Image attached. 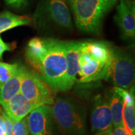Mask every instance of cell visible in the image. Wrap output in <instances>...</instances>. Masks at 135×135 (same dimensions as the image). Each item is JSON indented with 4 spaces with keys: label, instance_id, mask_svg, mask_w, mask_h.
Masks as SVG:
<instances>
[{
    "label": "cell",
    "instance_id": "30bf717a",
    "mask_svg": "<svg viewBox=\"0 0 135 135\" xmlns=\"http://www.w3.org/2000/svg\"><path fill=\"white\" fill-rule=\"evenodd\" d=\"M115 20L123 37L126 40H134L135 35L134 2L131 0H119L116 7Z\"/></svg>",
    "mask_w": 135,
    "mask_h": 135
},
{
    "label": "cell",
    "instance_id": "ba28073f",
    "mask_svg": "<svg viewBox=\"0 0 135 135\" xmlns=\"http://www.w3.org/2000/svg\"><path fill=\"white\" fill-rule=\"evenodd\" d=\"M92 131L111 134L112 131V116L108 99L102 96L96 97L91 114Z\"/></svg>",
    "mask_w": 135,
    "mask_h": 135
},
{
    "label": "cell",
    "instance_id": "8fae6325",
    "mask_svg": "<svg viewBox=\"0 0 135 135\" xmlns=\"http://www.w3.org/2000/svg\"><path fill=\"white\" fill-rule=\"evenodd\" d=\"M38 107V106L25 98L20 93L3 106V111L13 122L21 120Z\"/></svg>",
    "mask_w": 135,
    "mask_h": 135
},
{
    "label": "cell",
    "instance_id": "ac0fdd59",
    "mask_svg": "<svg viewBox=\"0 0 135 135\" xmlns=\"http://www.w3.org/2000/svg\"><path fill=\"white\" fill-rule=\"evenodd\" d=\"M12 135H30L27 117L19 121L13 122Z\"/></svg>",
    "mask_w": 135,
    "mask_h": 135
},
{
    "label": "cell",
    "instance_id": "6da1fadb",
    "mask_svg": "<svg viewBox=\"0 0 135 135\" xmlns=\"http://www.w3.org/2000/svg\"><path fill=\"white\" fill-rule=\"evenodd\" d=\"M25 58L37 75L53 91H68L65 41L34 38L28 43Z\"/></svg>",
    "mask_w": 135,
    "mask_h": 135
},
{
    "label": "cell",
    "instance_id": "603a6c76",
    "mask_svg": "<svg viewBox=\"0 0 135 135\" xmlns=\"http://www.w3.org/2000/svg\"><path fill=\"white\" fill-rule=\"evenodd\" d=\"M6 3L10 6L15 7H20L25 2L26 0H5Z\"/></svg>",
    "mask_w": 135,
    "mask_h": 135
},
{
    "label": "cell",
    "instance_id": "7a4b0ae2",
    "mask_svg": "<svg viewBox=\"0 0 135 135\" xmlns=\"http://www.w3.org/2000/svg\"><path fill=\"white\" fill-rule=\"evenodd\" d=\"M111 48L100 41L81 42L76 82L104 79L111 57Z\"/></svg>",
    "mask_w": 135,
    "mask_h": 135
},
{
    "label": "cell",
    "instance_id": "52a82bcc",
    "mask_svg": "<svg viewBox=\"0 0 135 135\" xmlns=\"http://www.w3.org/2000/svg\"><path fill=\"white\" fill-rule=\"evenodd\" d=\"M20 93L38 106L53 104L55 99L50 86L35 71L26 67L23 71Z\"/></svg>",
    "mask_w": 135,
    "mask_h": 135
},
{
    "label": "cell",
    "instance_id": "d6986e66",
    "mask_svg": "<svg viewBox=\"0 0 135 135\" xmlns=\"http://www.w3.org/2000/svg\"><path fill=\"white\" fill-rule=\"evenodd\" d=\"M3 116L6 124V135H12L13 121L3 111Z\"/></svg>",
    "mask_w": 135,
    "mask_h": 135
},
{
    "label": "cell",
    "instance_id": "7402d4cb",
    "mask_svg": "<svg viewBox=\"0 0 135 135\" xmlns=\"http://www.w3.org/2000/svg\"><path fill=\"white\" fill-rule=\"evenodd\" d=\"M110 135H129L124 127H118L111 131Z\"/></svg>",
    "mask_w": 135,
    "mask_h": 135
},
{
    "label": "cell",
    "instance_id": "277c9868",
    "mask_svg": "<svg viewBox=\"0 0 135 135\" xmlns=\"http://www.w3.org/2000/svg\"><path fill=\"white\" fill-rule=\"evenodd\" d=\"M51 108L53 119L66 133L84 135L86 131V114L81 105L69 99H55Z\"/></svg>",
    "mask_w": 135,
    "mask_h": 135
},
{
    "label": "cell",
    "instance_id": "9c48e42d",
    "mask_svg": "<svg viewBox=\"0 0 135 135\" xmlns=\"http://www.w3.org/2000/svg\"><path fill=\"white\" fill-rule=\"evenodd\" d=\"M31 135H53V114L49 105H41L27 116Z\"/></svg>",
    "mask_w": 135,
    "mask_h": 135
},
{
    "label": "cell",
    "instance_id": "44dd1931",
    "mask_svg": "<svg viewBox=\"0 0 135 135\" xmlns=\"http://www.w3.org/2000/svg\"><path fill=\"white\" fill-rule=\"evenodd\" d=\"M0 135H6V124L3 116V110L0 107Z\"/></svg>",
    "mask_w": 135,
    "mask_h": 135
},
{
    "label": "cell",
    "instance_id": "3957f363",
    "mask_svg": "<svg viewBox=\"0 0 135 135\" xmlns=\"http://www.w3.org/2000/svg\"><path fill=\"white\" fill-rule=\"evenodd\" d=\"M76 27L87 33L98 35L104 17L119 0H68Z\"/></svg>",
    "mask_w": 135,
    "mask_h": 135
},
{
    "label": "cell",
    "instance_id": "2e32d148",
    "mask_svg": "<svg viewBox=\"0 0 135 135\" xmlns=\"http://www.w3.org/2000/svg\"><path fill=\"white\" fill-rule=\"evenodd\" d=\"M112 116V125L114 128L124 127L123 121V111L124 101L121 94L114 88L110 98L109 99Z\"/></svg>",
    "mask_w": 135,
    "mask_h": 135
},
{
    "label": "cell",
    "instance_id": "4fadbf2b",
    "mask_svg": "<svg viewBox=\"0 0 135 135\" xmlns=\"http://www.w3.org/2000/svg\"><path fill=\"white\" fill-rule=\"evenodd\" d=\"M121 94L123 101V121L124 127L129 135H135V103L134 95L132 89L128 92L121 88H114Z\"/></svg>",
    "mask_w": 135,
    "mask_h": 135
},
{
    "label": "cell",
    "instance_id": "8992f818",
    "mask_svg": "<svg viewBox=\"0 0 135 135\" xmlns=\"http://www.w3.org/2000/svg\"><path fill=\"white\" fill-rule=\"evenodd\" d=\"M110 80L116 87L128 89L134 80L133 59L128 53L118 48H111V57L104 78Z\"/></svg>",
    "mask_w": 135,
    "mask_h": 135
},
{
    "label": "cell",
    "instance_id": "7c38bea8",
    "mask_svg": "<svg viewBox=\"0 0 135 135\" xmlns=\"http://www.w3.org/2000/svg\"><path fill=\"white\" fill-rule=\"evenodd\" d=\"M81 42L65 41V55L67 60V83L69 90L76 82L78 73V57Z\"/></svg>",
    "mask_w": 135,
    "mask_h": 135
},
{
    "label": "cell",
    "instance_id": "5b68a950",
    "mask_svg": "<svg viewBox=\"0 0 135 135\" xmlns=\"http://www.w3.org/2000/svg\"><path fill=\"white\" fill-rule=\"evenodd\" d=\"M33 20L41 27L53 25L68 31L73 28L66 0H42L37 7Z\"/></svg>",
    "mask_w": 135,
    "mask_h": 135
},
{
    "label": "cell",
    "instance_id": "9a60e30c",
    "mask_svg": "<svg viewBox=\"0 0 135 135\" xmlns=\"http://www.w3.org/2000/svg\"><path fill=\"white\" fill-rule=\"evenodd\" d=\"M33 23V19L29 16H20L4 11L0 13V33L18 26L31 25Z\"/></svg>",
    "mask_w": 135,
    "mask_h": 135
},
{
    "label": "cell",
    "instance_id": "e0dca14e",
    "mask_svg": "<svg viewBox=\"0 0 135 135\" xmlns=\"http://www.w3.org/2000/svg\"><path fill=\"white\" fill-rule=\"evenodd\" d=\"M19 65L0 61V88L15 75Z\"/></svg>",
    "mask_w": 135,
    "mask_h": 135
},
{
    "label": "cell",
    "instance_id": "cb8c5ba5",
    "mask_svg": "<svg viewBox=\"0 0 135 135\" xmlns=\"http://www.w3.org/2000/svg\"><path fill=\"white\" fill-rule=\"evenodd\" d=\"M94 135H110V134H108V133H97V134Z\"/></svg>",
    "mask_w": 135,
    "mask_h": 135
},
{
    "label": "cell",
    "instance_id": "5bb4252c",
    "mask_svg": "<svg viewBox=\"0 0 135 135\" xmlns=\"http://www.w3.org/2000/svg\"><path fill=\"white\" fill-rule=\"evenodd\" d=\"M24 68L19 65L15 75L0 88V104L2 106L20 93Z\"/></svg>",
    "mask_w": 135,
    "mask_h": 135
},
{
    "label": "cell",
    "instance_id": "ffe728a7",
    "mask_svg": "<svg viewBox=\"0 0 135 135\" xmlns=\"http://www.w3.org/2000/svg\"><path fill=\"white\" fill-rule=\"evenodd\" d=\"M11 48L10 46L8 44L4 43V41H3L2 39L0 37V60H2L3 59V53H4L6 51H10L11 50Z\"/></svg>",
    "mask_w": 135,
    "mask_h": 135
}]
</instances>
